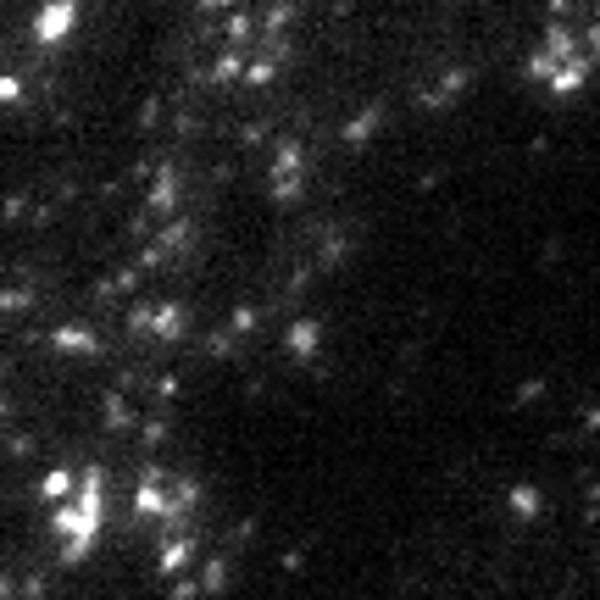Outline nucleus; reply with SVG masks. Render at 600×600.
I'll use <instances>...</instances> for the list:
<instances>
[{"label": "nucleus", "instance_id": "20e7f679", "mask_svg": "<svg viewBox=\"0 0 600 600\" xmlns=\"http://www.w3.org/2000/svg\"><path fill=\"white\" fill-rule=\"evenodd\" d=\"M589 73H595V56H589V50H584V56H578V61H567V67H561V73H556V78H550V89H556V95H578V89H584V78H589Z\"/></svg>", "mask_w": 600, "mask_h": 600}, {"label": "nucleus", "instance_id": "f257e3e1", "mask_svg": "<svg viewBox=\"0 0 600 600\" xmlns=\"http://www.w3.org/2000/svg\"><path fill=\"white\" fill-rule=\"evenodd\" d=\"M78 23V0H45L40 17H33V40L40 45H61Z\"/></svg>", "mask_w": 600, "mask_h": 600}, {"label": "nucleus", "instance_id": "39448f33", "mask_svg": "<svg viewBox=\"0 0 600 600\" xmlns=\"http://www.w3.org/2000/svg\"><path fill=\"white\" fill-rule=\"evenodd\" d=\"M245 73H250V67H245V50H240V45H228V50L212 61V73H206V78H212V84H233V78H245Z\"/></svg>", "mask_w": 600, "mask_h": 600}, {"label": "nucleus", "instance_id": "423d86ee", "mask_svg": "<svg viewBox=\"0 0 600 600\" xmlns=\"http://www.w3.org/2000/svg\"><path fill=\"white\" fill-rule=\"evenodd\" d=\"M284 340H289V350H295V356H312V350H317V340H323V328H317L312 317H300V323H289Z\"/></svg>", "mask_w": 600, "mask_h": 600}, {"label": "nucleus", "instance_id": "ddd939ff", "mask_svg": "<svg viewBox=\"0 0 600 600\" xmlns=\"http://www.w3.org/2000/svg\"><path fill=\"white\" fill-rule=\"evenodd\" d=\"M278 56H284V45H273V56H261V61H250V73H245V84H273V73H278Z\"/></svg>", "mask_w": 600, "mask_h": 600}, {"label": "nucleus", "instance_id": "7ed1b4c3", "mask_svg": "<svg viewBox=\"0 0 600 600\" xmlns=\"http://www.w3.org/2000/svg\"><path fill=\"white\" fill-rule=\"evenodd\" d=\"M461 89H467V67H450V73L433 84V89H417V106H450Z\"/></svg>", "mask_w": 600, "mask_h": 600}, {"label": "nucleus", "instance_id": "6e6552de", "mask_svg": "<svg viewBox=\"0 0 600 600\" xmlns=\"http://www.w3.org/2000/svg\"><path fill=\"white\" fill-rule=\"evenodd\" d=\"M173 200H178L173 173H156V184H150V195H145V206H150V212H173Z\"/></svg>", "mask_w": 600, "mask_h": 600}, {"label": "nucleus", "instance_id": "2eb2a0df", "mask_svg": "<svg viewBox=\"0 0 600 600\" xmlns=\"http://www.w3.org/2000/svg\"><path fill=\"white\" fill-rule=\"evenodd\" d=\"M345 250H350V245H345V233H328V240H323V256H317V261H323V267H333V261H345Z\"/></svg>", "mask_w": 600, "mask_h": 600}, {"label": "nucleus", "instance_id": "a211bd4d", "mask_svg": "<svg viewBox=\"0 0 600 600\" xmlns=\"http://www.w3.org/2000/svg\"><path fill=\"white\" fill-rule=\"evenodd\" d=\"M584 50L600 61V17H595V23H589V33H584Z\"/></svg>", "mask_w": 600, "mask_h": 600}, {"label": "nucleus", "instance_id": "9b49d317", "mask_svg": "<svg viewBox=\"0 0 600 600\" xmlns=\"http://www.w3.org/2000/svg\"><path fill=\"white\" fill-rule=\"evenodd\" d=\"M223 33H228V45H250V33H256V17H250V12H228Z\"/></svg>", "mask_w": 600, "mask_h": 600}, {"label": "nucleus", "instance_id": "4468645a", "mask_svg": "<svg viewBox=\"0 0 600 600\" xmlns=\"http://www.w3.org/2000/svg\"><path fill=\"white\" fill-rule=\"evenodd\" d=\"M156 245H161L167 256H173V250H184V245H189V223H167V228H161V240H156Z\"/></svg>", "mask_w": 600, "mask_h": 600}, {"label": "nucleus", "instance_id": "dca6fc26", "mask_svg": "<svg viewBox=\"0 0 600 600\" xmlns=\"http://www.w3.org/2000/svg\"><path fill=\"white\" fill-rule=\"evenodd\" d=\"M67 489H73V478H67V473H50V478H45V495H50V500H61Z\"/></svg>", "mask_w": 600, "mask_h": 600}, {"label": "nucleus", "instance_id": "6ab92c4d", "mask_svg": "<svg viewBox=\"0 0 600 600\" xmlns=\"http://www.w3.org/2000/svg\"><path fill=\"white\" fill-rule=\"evenodd\" d=\"M106 423H112V428H123V423H128V406H123L117 395H112V406H106Z\"/></svg>", "mask_w": 600, "mask_h": 600}, {"label": "nucleus", "instance_id": "f8f14e48", "mask_svg": "<svg viewBox=\"0 0 600 600\" xmlns=\"http://www.w3.org/2000/svg\"><path fill=\"white\" fill-rule=\"evenodd\" d=\"M156 340H178V333H184V312L178 306H156Z\"/></svg>", "mask_w": 600, "mask_h": 600}, {"label": "nucleus", "instance_id": "f3484780", "mask_svg": "<svg viewBox=\"0 0 600 600\" xmlns=\"http://www.w3.org/2000/svg\"><path fill=\"white\" fill-rule=\"evenodd\" d=\"M250 328H256V312L240 306V312H233V333H250Z\"/></svg>", "mask_w": 600, "mask_h": 600}, {"label": "nucleus", "instance_id": "0eeeda50", "mask_svg": "<svg viewBox=\"0 0 600 600\" xmlns=\"http://www.w3.org/2000/svg\"><path fill=\"white\" fill-rule=\"evenodd\" d=\"M378 117H384L378 106H367L361 117H350V123H345V133H340V140H345V145H367V140L378 133Z\"/></svg>", "mask_w": 600, "mask_h": 600}, {"label": "nucleus", "instance_id": "f03ea898", "mask_svg": "<svg viewBox=\"0 0 600 600\" xmlns=\"http://www.w3.org/2000/svg\"><path fill=\"white\" fill-rule=\"evenodd\" d=\"M300 140H278V156H273V200H295L300 195Z\"/></svg>", "mask_w": 600, "mask_h": 600}, {"label": "nucleus", "instance_id": "1a4fd4ad", "mask_svg": "<svg viewBox=\"0 0 600 600\" xmlns=\"http://www.w3.org/2000/svg\"><path fill=\"white\" fill-rule=\"evenodd\" d=\"M289 23H295V0H278V6L261 17V33H267V45H278V33H284Z\"/></svg>", "mask_w": 600, "mask_h": 600}, {"label": "nucleus", "instance_id": "9d476101", "mask_svg": "<svg viewBox=\"0 0 600 600\" xmlns=\"http://www.w3.org/2000/svg\"><path fill=\"white\" fill-rule=\"evenodd\" d=\"M56 350H100L89 328H56Z\"/></svg>", "mask_w": 600, "mask_h": 600}, {"label": "nucleus", "instance_id": "aec40b11", "mask_svg": "<svg viewBox=\"0 0 600 600\" xmlns=\"http://www.w3.org/2000/svg\"><path fill=\"white\" fill-rule=\"evenodd\" d=\"M200 12H233V0H200Z\"/></svg>", "mask_w": 600, "mask_h": 600}]
</instances>
